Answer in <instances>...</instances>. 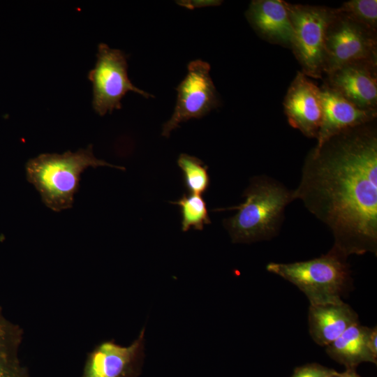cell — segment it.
<instances>
[{"mask_svg":"<svg viewBox=\"0 0 377 377\" xmlns=\"http://www.w3.org/2000/svg\"><path fill=\"white\" fill-rule=\"evenodd\" d=\"M245 15L251 27L263 39L292 49L294 31L286 1L253 0Z\"/></svg>","mask_w":377,"mask_h":377,"instance_id":"4fadbf2b","label":"cell"},{"mask_svg":"<svg viewBox=\"0 0 377 377\" xmlns=\"http://www.w3.org/2000/svg\"><path fill=\"white\" fill-rule=\"evenodd\" d=\"M370 327L360 323L348 327L335 341L326 346V353L346 369H355L362 362L377 363L368 349L367 340Z\"/></svg>","mask_w":377,"mask_h":377,"instance_id":"9a60e30c","label":"cell"},{"mask_svg":"<svg viewBox=\"0 0 377 377\" xmlns=\"http://www.w3.org/2000/svg\"><path fill=\"white\" fill-rule=\"evenodd\" d=\"M95 67L88 73L92 83L94 110L100 116L121 108V101L133 91L146 98L154 96L133 85L128 78L127 55L105 43L98 46Z\"/></svg>","mask_w":377,"mask_h":377,"instance_id":"8992f818","label":"cell"},{"mask_svg":"<svg viewBox=\"0 0 377 377\" xmlns=\"http://www.w3.org/2000/svg\"><path fill=\"white\" fill-rule=\"evenodd\" d=\"M325 82L357 108L377 110V61L343 65L326 74Z\"/></svg>","mask_w":377,"mask_h":377,"instance_id":"30bf717a","label":"cell"},{"mask_svg":"<svg viewBox=\"0 0 377 377\" xmlns=\"http://www.w3.org/2000/svg\"><path fill=\"white\" fill-rule=\"evenodd\" d=\"M243 196V203L217 209L237 211L223 221V226L235 244H249L275 237L283 223L286 207L295 200L293 190L265 175L252 177Z\"/></svg>","mask_w":377,"mask_h":377,"instance_id":"7a4b0ae2","label":"cell"},{"mask_svg":"<svg viewBox=\"0 0 377 377\" xmlns=\"http://www.w3.org/2000/svg\"><path fill=\"white\" fill-rule=\"evenodd\" d=\"M266 269L297 286L310 305L342 302L352 281L347 259L330 250L306 261L269 263Z\"/></svg>","mask_w":377,"mask_h":377,"instance_id":"277c9868","label":"cell"},{"mask_svg":"<svg viewBox=\"0 0 377 377\" xmlns=\"http://www.w3.org/2000/svg\"><path fill=\"white\" fill-rule=\"evenodd\" d=\"M289 124L306 137L317 138L322 121L319 87L302 72L290 83L283 101Z\"/></svg>","mask_w":377,"mask_h":377,"instance_id":"8fae6325","label":"cell"},{"mask_svg":"<svg viewBox=\"0 0 377 377\" xmlns=\"http://www.w3.org/2000/svg\"><path fill=\"white\" fill-rule=\"evenodd\" d=\"M145 328L128 346L103 341L88 353L82 377H138L145 358Z\"/></svg>","mask_w":377,"mask_h":377,"instance_id":"9c48e42d","label":"cell"},{"mask_svg":"<svg viewBox=\"0 0 377 377\" xmlns=\"http://www.w3.org/2000/svg\"><path fill=\"white\" fill-rule=\"evenodd\" d=\"M177 164L183 174L184 186L190 194L201 195L207 191L209 185L208 167L200 159L181 154Z\"/></svg>","mask_w":377,"mask_h":377,"instance_id":"e0dca14e","label":"cell"},{"mask_svg":"<svg viewBox=\"0 0 377 377\" xmlns=\"http://www.w3.org/2000/svg\"><path fill=\"white\" fill-rule=\"evenodd\" d=\"M377 329L376 327H374L373 328H370L367 340V344L368 349L369 350L370 353L373 355L374 357L377 358Z\"/></svg>","mask_w":377,"mask_h":377,"instance_id":"7402d4cb","label":"cell"},{"mask_svg":"<svg viewBox=\"0 0 377 377\" xmlns=\"http://www.w3.org/2000/svg\"><path fill=\"white\" fill-rule=\"evenodd\" d=\"M339 373L337 371L332 369L330 372L325 377H339Z\"/></svg>","mask_w":377,"mask_h":377,"instance_id":"cb8c5ba5","label":"cell"},{"mask_svg":"<svg viewBox=\"0 0 377 377\" xmlns=\"http://www.w3.org/2000/svg\"><path fill=\"white\" fill-rule=\"evenodd\" d=\"M373 122L312 149L293 190L294 199L330 228L334 237L330 251L346 259L377 254V133Z\"/></svg>","mask_w":377,"mask_h":377,"instance_id":"6da1fadb","label":"cell"},{"mask_svg":"<svg viewBox=\"0 0 377 377\" xmlns=\"http://www.w3.org/2000/svg\"><path fill=\"white\" fill-rule=\"evenodd\" d=\"M222 1L219 0H193L178 1L177 3L188 9H194L205 6H214L221 4Z\"/></svg>","mask_w":377,"mask_h":377,"instance_id":"44dd1931","label":"cell"},{"mask_svg":"<svg viewBox=\"0 0 377 377\" xmlns=\"http://www.w3.org/2000/svg\"><path fill=\"white\" fill-rule=\"evenodd\" d=\"M22 334L20 327L8 320L0 307V377H31L18 356Z\"/></svg>","mask_w":377,"mask_h":377,"instance_id":"2e32d148","label":"cell"},{"mask_svg":"<svg viewBox=\"0 0 377 377\" xmlns=\"http://www.w3.org/2000/svg\"><path fill=\"white\" fill-rule=\"evenodd\" d=\"M337 13L369 29L377 30V1L350 0L335 8Z\"/></svg>","mask_w":377,"mask_h":377,"instance_id":"d6986e66","label":"cell"},{"mask_svg":"<svg viewBox=\"0 0 377 377\" xmlns=\"http://www.w3.org/2000/svg\"><path fill=\"white\" fill-rule=\"evenodd\" d=\"M185 78L177 87V102L174 112L162 128V136L170 133L182 122L199 119L217 108L220 100L209 74L210 66L200 59L191 61Z\"/></svg>","mask_w":377,"mask_h":377,"instance_id":"ba28073f","label":"cell"},{"mask_svg":"<svg viewBox=\"0 0 377 377\" xmlns=\"http://www.w3.org/2000/svg\"><path fill=\"white\" fill-rule=\"evenodd\" d=\"M332 370L316 363L297 367L291 377H325Z\"/></svg>","mask_w":377,"mask_h":377,"instance_id":"ffe728a7","label":"cell"},{"mask_svg":"<svg viewBox=\"0 0 377 377\" xmlns=\"http://www.w3.org/2000/svg\"><path fill=\"white\" fill-rule=\"evenodd\" d=\"M339 377H361L355 371V369H346L345 371L339 373Z\"/></svg>","mask_w":377,"mask_h":377,"instance_id":"603a6c76","label":"cell"},{"mask_svg":"<svg viewBox=\"0 0 377 377\" xmlns=\"http://www.w3.org/2000/svg\"><path fill=\"white\" fill-rule=\"evenodd\" d=\"M309 330L313 340L320 346L335 341L348 327L358 323L357 313L343 301L310 305Z\"/></svg>","mask_w":377,"mask_h":377,"instance_id":"5bb4252c","label":"cell"},{"mask_svg":"<svg viewBox=\"0 0 377 377\" xmlns=\"http://www.w3.org/2000/svg\"><path fill=\"white\" fill-rule=\"evenodd\" d=\"M286 7L294 31L291 50L302 66L301 72L307 77L321 78L326 33L334 17V8L288 2Z\"/></svg>","mask_w":377,"mask_h":377,"instance_id":"5b68a950","label":"cell"},{"mask_svg":"<svg viewBox=\"0 0 377 377\" xmlns=\"http://www.w3.org/2000/svg\"><path fill=\"white\" fill-rule=\"evenodd\" d=\"M334 12L326 33L324 73L350 63L377 61L376 32Z\"/></svg>","mask_w":377,"mask_h":377,"instance_id":"52a82bcc","label":"cell"},{"mask_svg":"<svg viewBox=\"0 0 377 377\" xmlns=\"http://www.w3.org/2000/svg\"><path fill=\"white\" fill-rule=\"evenodd\" d=\"M170 202L180 207L183 232L191 228L202 230L205 224L211 223L206 202L201 195L184 194L177 201Z\"/></svg>","mask_w":377,"mask_h":377,"instance_id":"ac0fdd59","label":"cell"},{"mask_svg":"<svg viewBox=\"0 0 377 377\" xmlns=\"http://www.w3.org/2000/svg\"><path fill=\"white\" fill-rule=\"evenodd\" d=\"M319 91L322 121L316 147L343 131L373 122L377 117V110L357 108L325 83Z\"/></svg>","mask_w":377,"mask_h":377,"instance_id":"7c38bea8","label":"cell"},{"mask_svg":"<svg viewBox=\"0 0 377 377\" xmlns=\"http://www.w3.org/2000/svg\"><path fill=\"white\" fill-rule=\"evenodd\" d=\"M124 167L98 159L93 146L63 154L44 153L30 158L26 163V176L39 193L43 204L57 212L73 207L74 196L80 188L82 173L88 168Z\"/></svg>","mask_w":377,"mask_h":377,"instance_id":"3957f363","label":"cell"}]
</instances>
